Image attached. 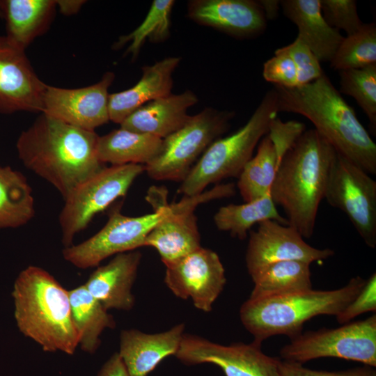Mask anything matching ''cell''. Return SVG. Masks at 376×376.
<instances>
[{"label": "cell", "instance_id": "obj_1", "mask_svg": "<svg viewBox=\"0 0 376 376\" xmlns=\"http://www.w3.org/2000/svg\"><path fill=\"white\" fill-rule=\"evenodd\" d=\"M99 136L45 113L21 132L17 155L28 169L65 198L79 184L106 166L97 155Z\"/></svg>", "mask_w": 376, "mask_h": 376}, {"label": "cell", "instance_id": "obj_2", "mask_svg": "<svg viewBox=\"0 0 376 376\" xmlns=\"http://www.w3.org/2000/svg\"><path fill=\"white\" fill-rule=\"evenodd\" d=\"M274 89L279 112L305 116L337 152L369 175L376 174V144L324 73L305 85Z\"/></svg>", "mask_w": 376, "mask_h": 376}, {"label": "cell", "instance_id": "obj_3", "mask_svg": "<svg viewBox=\"0 0 376 376\" xmlns=\"http://www.w3.org/2000/svg\"><path fill=\"white\" fill-rule=\"evenodd\" d=\"M337 151L315 129L305 130L281 159L269 195L303 237L313 234L316 217Z\"/></svg>", "mask_w": 376, "mask_h": 376}, {"label": "cell", "instance_id": "obj_4", "mask_svg": "<svg viewBox=\"0 0 376 376\" xmlns=\"http://www.w3.org/2000/svg\"><path fill=\"white\" fill-rule=\"evenodd\" d=\"M19 331L45 352L72 355L79 346L69 290L47 271L30 265L21 271L12 291Z\"/></svg>", "mask_w": 376, "mask_h": 376}, {"label": "cell", "instance_id": "obj_5", "mask_svg": "<svg viewBox=\"0 0 376 376\" xmlns=\"http://www.w3.org/2000/svg\"><path fill=\"white\" fill-rule=\"evenodd\" d=\"M366 281L357 276L335 290L311 288L249 298L240 308V320L253 335V341L258 343L276 335L292 339L302 333L303 325L308 320L320 315H338L360 292Z\"/></svg>", "mask_w": 376, "mask_h": 376}, {"label": "cell", "instance_id": "obj_6", "mask_svg": "<svg viewBox=\"0 0 376 376\" xmlns=\"http://www.w3.org/2000/svg\"><path fill=\"white\" fill-rule=\"evenodd\" d=\"M278 112L277 93L273 88L265 93L242 127L210 144L181 182L178 192L185 196H195L211 184L238 178Z\"/></svg>", "mask_w": 376, "mask_h": 376}, {"label": "cell", "instance_id": "obj_7", "mask_svg": "<svg viewBox=\"0 0 376 376\" xmlns=\"http://www.w3.org/2000/svg\"><path fill=\"white\" fill-rule=\"evenodd\" d=\"M167 191L162 187H152L146 196L154 212L138 217L121 213L119 207L109 214L106 224L85 241L65 247L63 258L79 269L98 266L104 259L120 253L144 246L150 232L168 214Z\"/></svg>", "mask_w": 376, "mask_h": 376}, {"label": "cell", "instance_id": "obj_8", "mask_svg": "<svg viewBox=\"0 0 376 376\" xmlns=\"http://www.w3.org/2000/svg\"><path fill=\"white\" fill-rule=\"evenodd\" d=\"M234 116L233 111L210 107L190 116L182 127L162 139L158 155L144 166L148 176L182 182L199 156L227 132Z\"/></svg>", "mask_w": 376, "mask_h": 376}, {"label": "cell", "instance_id": "obj_9", "mask_svg": "<svg viewBox=\"0 0 376 376\" xmlns=\"http://www.w3.org/2000/svg\"><path fill=\"white\" fill-rule=\"evenodd\" d=\"M281 359L304 364L335 357L376 367V315L337 328L301 333L279 351Z\"/></svg>", "mask_w": 376, "mask_h": 376}, {"label": "cell", "instance_id": "obj_10", "mask_svg": "<svg viewBox=\"0 0 376 376\" xmlns=\"http://www.w3.org/2000/svg\"><path fill=\"white\" fill-rule=\"evenodd\" d=\"M144 171V165L136 164L105 166L77 186L64 198L59 214L64 246L72 245L75 236L84 230L97 214L125 196Z\"/></svg>", "mask_w": 376, "mask_h": 376}, {"label": "cell", "instance_id": "obj_11", "mask_svg": "<svg viewBox=\"0 0 376 376\" xmlns=\"http://www.w3.org/2000/svg\"><path fill=\"white\" fill-rule=\"evenodd\" d=\"M324 199L343 211L365 244L375 248L376 182L368 173L337 152Z\"/></svg>", "mask_w": 376, "mask_h": 376}, {"label": "cell", "instance_id": "obj_12", "mask_svg": "<svg viewBox=\"0 0 376 376\" xmlns=\"http://www.w3.org/2000/svg\"><path fill=\"white\" fill-rule=\"evenodd\" d=\"M235 192L233 183L218 184L200 194L184 196L170 204L169 212L148 235L144 246L155 248L164 265L191 253L201 246L195 208L201 203L231 197Z\"/></svg>", "mask_w": 376, "mask_h": 376}, {"label": "cell", "instance_id": "obj_13", "mask_svg": "<svg viewBox=\"0 0 376 376\" xmlns=\"http://www.w3.org/2000/svg\"><path fill=\"white\" fill-rule=\"evenodd\" d=\"M175 356L187 365H217L225 376H279L280 359L263 353L261 344L254 341L224 345L184 334Z\"/></svg>", "mask_w": 376, "mask_h": 376}, {"label": "cell", "instance_id": "obj_14", "mask_svg": "<svg viewBox=\"0 0 376 376\" xmlns=\"http://www.w3.org/2000/svg\"><path fill=\"white\" fill-rule=\"evenodd\" d=\"M164 265V283L176 297L190 298L203 312L212 310L226 283L224 265L216 252L201 246Z\"/></svg>", "mask_w": 376, "mask_h": 376}, {"label": "cell", "instance_id": "obj_15", "mask_svg": "<svg viewBox=\"0 0 376 376\" xmlns=\"http://www.w3.org/2000/svg\"><path fill=\"white\" fill-rule=\"evenodd\" d=\"M249 235L245 261L251 277L277 262L299 260L311 264L334 255L330 249H317L307 244L292 226L273 220L259 223Z\"/></svg>", "mask_w": 376, "mask_h": 376}, {"label": "cell", "instance_id": "obj_16", "mask_svg": "<svg viewBox=\"0 0 376 376\" xmlns=\"http://www.w3.org/2000/svg\"><path fill=\"white\" fill-rule=\"evenodd\" d=\"M115 78L104 73L95 84L79 88H63L47 85L43 113L72 126L89 131L109 121V88Z\"/></svg>", "mask_w": 376, "mask_h": 376}, {"label": "cell", "instance_id": "obj_17", "mask_svg": "<svg viewBox=\"0 0 376 376\" xmlns=\"http://www.w3.org/2000/svg\"><path fill=\"white\" fill-rule=\"evenodd\" d=\"M47 85L39 79L25 51L0 35V113L43 111Z\"/></svg>", "mask_w": 376, "mask_h": 376}, {"label": "cell", "instance_id": "obj_18", "mask_svg": "<svg viewBox=\"0 0 376 376\" xmlns=\"http://www.w3.org/2000/svg\"><path fill=\"white\" fill-rule=\"evenodd\" d=\"M187 15L198 24L237 37L256 36L266 26V18L257 1H190Z\"/></svg>", "mask_w": 376, "mask_h": 376}, {"label": "cell", "instance_id": "obj_19", "mask_svg": "<svg viewBox=\"0 0 376 376\" xmlns=\"http://www.w3.org/2000/svg\"><path fill=\"white\" fill-rule=\"evenodd\" d=\"M139 251L120 253L98 267L84 284L91 295L107 309L129 311L134 306L132 292L141 259Z\"/></svg>", "mask_w": 376, "mask_h": 376}, {"label": "cell", "instance_id": "obj_20", "mask_svg": "<svg viewBox=\"0 0 376 376\" xmlns=\"http://www.w3.org/2000/svg\"><path fill=\"white\" fill-rule=\"evenodd\" d=\"M185 328V324L180 323L155 334L135 329L122 330L118 353L130 376H148L165 358L175 356Z\"/></svg>", "mask_w": 376, "mask_h": 376}, {"label": "cell", "instance_id": "obj_21", "mask_svg": "<svg viewBox=\"0 0 376 376\" xmlns=\"http://www.w3.org/2000/svg\"><path fill=\"white\" fill-rule=\"evenodd\" d=\"M180 57H167L142 68V76L132 87L109 95V120L121 124L143 105L171 94L173 73Z\"/></svg>", "mask_w": 376, "mask_h": 376}, {"label": "cell", "instance_id": "obj_22", "mask_svg": "<svg viewBox=\"0 0 376 376\" xmlns=\"http://www.w3.org/2000/svg\"><path fill=\"white\" fill-rule=\"evenodd\" d=\"M197 102L191 91L170 94L137 109L123 121L120 127L163 139L186 123L190 117L188 109Z\"/></svg>", "mask_w": 376, "mask_h": 376}, {"label": "cell", "instance_id": "obj_23", "mask_svg": "<svg viewBox=\"0 0 376 376\" xmlns=\"http://www.w3.org/2000/svg\"><path fill=\"white\" fill-rule=\"evenodd\" d=\"M281 7L283 14L297 25V38L320 62H330L344 36L326 22L320 0H283Z\"/></svg>", "mask_w": 376, "mask_h": 376}, {"label": "cell", "instance_id": "obj_24", "mask_svg": "<svg viewBox=\"0 0 376 376\" xmlns=\"http://www.w3.org/2000/svg\"><path fill=\"white\" fill-rule=\"evenodd\" d=\"M54 0H2L9 42L25 51L51 24L56 8Z\"/></svg>", "mask_w": 376, "mask_h": 376}, {"label": "cell", "instance_id": "obj_25", "mask_svg": "<svg viewBox=\"0 0 376 376\" xmlns=\"http://www.w3.org/2000/svg\"><path fill=\"white\" fill-rule=\"evenodd\" d=\"M162 145V139L120 127L99 136L97 155L104 164L145 166L158 155Z\"/></svg>", "mask_w": 376, "mask_h": 376}, {"label": "cell", "instance_id": "obj_26", "mask_svg": "<svg viewBox=\"0 0 376 376\" xmlns=\"http://www.w3.org/2000/svg\"><path fill=\"white\" fill-rule=\"evenodd\" d=\"M69 298L79 346L83 351L93 354L101 344L102 333L106 329L116 327L113 317L91 295L84 285L69 290Z\"/></svg>", "mask_w": 376, "mask_h": 376}, {"label": "cell", "instance_id": "obj_27", "mask_svg": "<svg viewBox=\"0 0 376 376\" xmlns=\"http://www.w3.org/2000/svg\"><path fill=\"white\" fill-rule=\"evenodd\" d=\"M35 215L32 189L26 177L10 166H0V228H18Z\"/></svg>", "mask_w": 376, "mask_h": 376}, {"label": "cell", "instance_id": "obj_28", "mask_svg": "<svg viewBox=\"0 0 376 376\" xmlns=\"http://www.w3.org/2000/svg\"><path fill=\"white\" fill-rule=\"evenodd\" d=\"M265 220L289 225L287 219L278 212L269 194L243 204L222 206L214 216V222L219 230L228 232L239 240L246 239L253 225Z\"/></svg>", "mask_w": 376, "mask_h": 376}, {"label": "cell", "instance_id": "obj_29", "mask_svg": "<svg viewBox=\"0 0 376 376\" xmlns=\"http://www.w3.org/2000/svg\"><path fill=\"white\" fill-rule=\"evenodd\" d=\"M310 263L285 260L269 265L251 277L254 283L250 299L312 288Z\"/></svg>", "mask_w": 376, "mask_h": 376}, {"label": "cell", "instance_id": "obj_30", "mask_svg": "<svg viewBox=\"0 0 376 376\" xmlns=\"http://www.w3.org/2000/svg\"><path fill=\"white\" fill-rule=\"evenodd\" d=\"M280 162L271 139L265 135L258 143L256 155L237 178V186L245 203L269 194Z\"/></svg>", "mask_w": 376, "mask_h": 376}, {"label": "cell", "instance_id": "obj_31", "mask_svg": "<svg viewBox=\"0 0 376 376\" xmlns=\"http://www.w3.org/2000/svg\"><path fill=\"white\" fill-rule=\"evenodd\" d=\"M174 1L155 0L142 23L127 35L119 37L113 48L118 49L130 43L125 54H131L135 58L145 42L164 41L169 36L171 13Z\"/></svg>", "mask_w": 376, "mask_h": 376}, {"label": "cell", "instance_id": "obj_32", "mask_svg": "<svg viewBox=\"0 0 376 376\" xmlns=\"http://www.w3.org/2000/svg\"><path fill=\"white\" fill-rule=\"evenodd\" d=\"M376 63V25L363 24L357 32L344 37L330 61L334 70L364 68Z\"/></svg>", "mask_w": 376, "mask_h": 376}, {"label": "cell", "instance_id": "obj_33", "mask_svg": "<svg viewBox=\"0 0 376 376\" xmlns=\"http://www.w3.org/2000/svg\"><path fill=\"white\" fill-rule=\"evenodd\" d=\"M340 92L352 96L376 127V63L339 71Z\"/></svg>", "mask_w": 376, "mask_h": 376}, {"label": "cell", "instance_id": "obj_34", "mask_svg": "<svg viewBox=\"0 0 376 376\" xmlns=\"http://www.w3.org/2000/svg\"><path fill=\"white\" fill-rule=\"evenodd\" d=\"M323 17L333 28L351 35L361 29L357 2L354 0H320Z\"/></svg>", "mask_w": 376, "mask_h": 376}, {"label": "cell", "instance_id": "obj_35", "mask_svg": "<svg viewBox=\"0 0 376 376\" xmlns=\"http://www.w3.org/2000/svg\"><path fill=\"white\" fill-rule=\"evenodd\" d=\"M264 79L275 86L294 88L298 86L296 65L285 47L277 49L274 56L263 65Z\"/></svg>", "mask_w": 376, "mask_h": 376}, {"label": "cell", "instance_id": "obj_36", "mask_svg": "<svg viewBox=\"0 0 376 376\" xmlns=\"http://www.w3.org/2000/svg\"><path fill=\"white\" fill-rule=\"evenodd\" d=\"M285 47L296 65L298 86L309 84L324 73L316 56L299 38Z\"/></svg>", "mask_w": 376, "mask_h": 376}, {"label": "cell", "instance_id": "obj_37", "mask_svg": "<svg viewBox=\"0 0 376 376\" xmlns=\"http://www.w3.org/2000/svg\"><path fill=\"white\" fill-rule=\"evenodd\" d=\"M305 130V125L299 121L283 122L278 117L272 120L267 134L271 139L280 161Z\"/></svg>", "mask_w": 376, "mask_h": 376}, {"label": "cell", "instance_id": "obj_38", "mask_svg": "<svg viewBox=\"0 0 376 376\" xmlns=\"http://www.w3.org/2000/svg\"><path fill=\"white\" fill-rule=\"evenodd\" d=\"M376 311V273H373L366 281V283L360 292L336 315L340 324H346L354 318L367 312Z\"/></svg>", "mask_w": 376, "mask_h": 376}, {"label": "cell", "instance_id": "obj_39", "mask_svg": "<svg viewBox=\"0 0 376 376\" xmlns=\"http://www.w3.org/2000/svg\"><path fill=\"white\" fill-rule=\"evenodd\" d=\"M375 368L366 366L345 370L327 371L311 370L303 364L280 359L279 376H376Z\"/></svg>", "mask_w": 376, "mask_h": 376}, {"label": "cell", "instance_id": "obj_40", "mask_svg": "<svg viewBox=\"0 0 376 376\" xmlns=\"http://www.w3.org/2000/svg\"><path fill=\"white\" fill-rule=\"evenodd\" d=\"M97 376H130L118 352L113 354L103 364Z\"/></svg>", "mask_w": 376, "mask_h": 376}, {"label": "cell", "instance_id": "obj_41", "mask_svg": "<svg viewBox=\"0 0 376 376\" xmlns=\"http://www.w3.org/2000/svg\"><path fill=\"white\" fill-rule=\"evenodd\" d=\"M257 2L262 8L266 20L274 19L281 8V1L278 0H260Z\"/></svg>", "mask_w": 376, "mask_h": 376}, {"label": "cell", "instance_id": "obj_42", "mask_svg": "<svg viewBox=\"0 0 376 376\" xmlns=\"http://www.w3.org/2000/svg\"><path fill=\"white\" fill-rule=\"evenodd\" d=\"M56 6L61 13L65 15H70L77 13L86 2L81 0H58L56 1Z\"/></svg>", "mask_w": 376, "mask_h": 376}, {"label": "cell", "instance_id": "obj_43", "mask_svg": "<svg viewBox=\"0 0 376 376\" xmlns=\"http://www.w3.org/2000/svg\"><path fill=\"white\" fill-rule=\"evenodd\" d=\"M0 17H2V0H0Z\"/></svg>", "mask_w": 376, "mask_h": 376}]
</instances>
